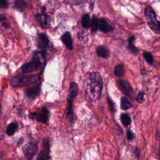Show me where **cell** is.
<instances>
[{"instance_id": "obj_1", "label": "cell", "mask_w": 160, "mask_h": 160, "mask_svg": "<svg viewBox=\"0 0 160 160\" xmlns=\"http://www.w3.org/2000/svg\"><path fill=\"white\" fill-rule=\"evenodd\" d=\"M102 87V79L99 73L91 72L88 74L84 82L86 99L91 101L97 100L101 95Z\"/></svg>"}, {"instance_id": "obj_2", "label": "cell", "mask_w": 160, "mask_h": 160, "mask_svg": "<svg viewBox=\"0 0 160 160\" xmlns=\"http://www.w3.org/2000/svg\"><path fill=\"white\" fill-rule=\"evenodd\" d=\"M44 53L45 52L42 51H37L35 52L33 54L31 61L24 64L21 68V71L23 73H28L39 70L42 66L40 56Z\"/></svg>"}, {"instance_id": "obj_3", "label": "cell", "mask_w": 160, "mask_h": 160, "mask_svg": "<svg viewBox=\"0 0 160 160\" xmlns=\"http://www.w3.org/2000/svg\"><path fill=\"white\" fill-rule=\"evenodd\" d=\"M39 79V76L37 74L16 76L11 79V84L12 87L24 86L37 82Z\"/></svg>"}, {"instance_id": "obj_4", "label": "cell", "mask_w": 160, "mask_h": 160, "mask_svg": "<svg viewBox=\"0 0 160 160\" xmlns=\"http://www.w3.org/2000/svg\"><path fill=\"white\" fill-rule=\"evenodd\" d=\"M49 112L48 109L43 107L38 112H32L29 114V118L31 119H35L42 123H46L49 119Z\"/></svg>"}, {"instance_id": "obj_5", "label": "cell", "mask_w": 160, "mask_h": 160, "mask_svg": "<svg viewBox=\"0 0 160 160\" xmlns=\"http://www.w3.org/2000/svg\"><path fill=\"white\" fill-rule=\"evenodd\" d=\"M38 149V144L36 142L31 141L26 143L22 147V152L27 159H32L37 153Z\"/></svg>"}, {"instance_id": "obj_6", "label": "cell", "mask_w": 160, "mask_h": 160, "mask_svg": "<svg viewBox=\"0 0 160 160\" xmlns=\"http://www.w3.org/2000/svg\"><path fill=\"white\" fill-rule=\"evenodd\" d=\"M118 86L119 88L121 90V91L128 96L129 97L132 98L133 96V89L129 83L125 80H119L117 82Z\"/></svg>"}, {"instance_id": "obj_7", "label": "cell", "mask_w": 160, "mask_h": 160, "mask_svg": "<svg viewBox=\"0 0 160 160\" xmlns=\"http://www.w3.org/2000/svg\"><path fill=\"white\" fill-rule=\"evenodd\" d=\"M49 41L47 35L44 33H41L38 35V48L41 51L44 52L48 48Z\"/></svg>"}, {"instance_id": "obj_8", "label": "cell", "mask_w": 160, "mask_h": 160, "mask_svg": "<svg viewBox=\"0 0 160 160\" xmlns=\"http://www.w3.org/2000/svg\"><path fill=\"white\" fill-rule=\"evenodd\" d=\"M43 149L41 151L38 156V159H48L49 158V141L48 139H45L43 141Z\"/></svg>"}, {"instance_id": "obj_9", "label": "cell", "mask_w": 160, "mask_h": 160, "mask_svg": "<svg viewBox=\"0 0 160 160\" xmlns=\"http://www.w3.org/2000/svg\"><path fill=\"white\" fill-rule=\"evenodd\" d=\"M144 14L149 25L153 24L157 21L156 12L152 8L148 7L146 8L144 10Z\"/></svg>"}, {"instance_id": "obj_10", "label": "cell", "mask_w": 160, "mask_h": 160, "mask_svg": "<svg viewBox=\"0 0 160 160\" xmlns=\"http://www.w3.org/2000/svg\"><path fill=\"white\" fill-rule=\"evenodd\" d=\"M78 92V86L74 82H71L69 86V92L68 94V101H73Z\"/></svg>"}, {"instance_id": "obj_11", "label": "cell", "mask_w": 160, "mask_h": 160, "mask_svg": "<svg viewBox=\"0 0 160 160\" xmlns=\"http://www.w3.org/2000/svg\"><path fill=\"white\" fill-rule=\"evenodd\" d=\"M46 9L44 8H42V12L41 14H37L36 15V19L41 24V25L44 28H46L48 26V16L45 13Z\"/></svg>"}, {"instance_id": "obj_12", "label": "cell", "mask_w": 160, "mask_h": 160, "mask_svg": "<svg viewBox=\"0 0 160 160\" xmlns=\"http://www.w3.org/2000/svg\"><path fill=\"white\" fill-rule=\"evenodd\" d=\"M61 39L62 42L65 44V46L68 49L72 50L73 49L72 38L69 32H66L65 33H64L62 35Z\"/></svg>"}, {"instance_id": "obj_13", "label": "cell", "mask_w": 160, "mask_h": 160, "mask_svg": "<svg viewBox=\"0 0 160 160\" xmlns=\"http://www.w3.org/2000/svg\"><path fill=\"white\" fill-rule=\"evenodd\" d=\"M99 29L104 32H107L111 31L112 28L105 19L101 18L99 20Z\"/></svg>"}, {"instance_id": "obj_14", "label": "cell", "mask_w": 160, "mask_h": 160, "mask_svg": "<svg viewBox=\"0 0 160 160\" xmlns=\"http://www.w3.org/2000/svg\"><path fill=\"white\" fill-rule=\"evenodd\" d=\"M41 91L40 86H36L31 88H29L26 91V95L29 98H35L38 96Z\"/></svg>"}, {"instance_id": "obj_15", "label": "cell", "mask_w": 160, "mask_h": 160, "mask_svg": "<svg viewBox=\"0 0 160 160\" xmlns=\"http://www.w3.org/2000/svg\"><path fill=\"white\" fill-rule=\"evenodd\" d=\"M96 52L99 57L102 58H107L109 57V51L102 46H99L97 48Z\"/></svg>"}, {"instance_id": "obj_16", "label": "cell", "mask_w": 160, "mask_h": 160, "mask_svg": "<svg viewBox=\"0 0 160 160\" xmlns=\"http://www.w3.org/2000/svg\"><path fill=\"white\" fill-rule=\"evenodd\" d=\"M68 108H67V121L69 123H71L73 121V111H72V102L68 101Z\"/></svg>"}, {"instance_id": "obj_17", "label": "cell", "mask_w": 160, "mask_h": 160, "mask_svg": "<svg viewBox=\"0 0 160 160\" xmlns=\"http://www.w3.org/2000/svg\"><path fill=\"white\" fill-rule=\"evenodd\" d=\"M17 129H18V124L16 122H12L7 126L6 132L8 135L11 136V135H12L16 132Z\"/></svg>"}, {"instance_id": "obj_18", "label": "cell", "mask_w": 160, "mask_h": 160, "mask_svg": "<svg viewBox=\"0 0 160 160\" xmlns=\"http://www.w3.org/2000/svg\"><path fill=\"white\" fill-rule=\"evenodd\" d=\"M131 107V102L126 97H122L121 99V108L123 110H127Z\"/></svg>"}, {"instance_id": "obj_19", "label": "cell", "mask_w": 160, "mask_h": 160, "mask_svg": "<svg viewBox=\"0 0 160 160\" xmlns=\"http://www.w3.org/2000/svg\"><path fill=\"white\" fill-rule=\"evenodd\" d=\"M82 26H83V28L88 29V28H89L90 25H91V20H90V18L88 14H86L83 16L82 18Z\"/></svg>"}, {"instance_id": "obj_20", "label": "cell", "mask_w": 160, "mask_h": 160, "mask_svg": "<svg viewBox=\"0 0 160 160\" xmlns=\"http://www.w3.org/2000/svg\"><path fill=\"white\" fill-rule=\"evenodd\" d=\"M124 74V68L123 65L118 64L114 68V74L118 77H121Z\"/></svg>"}, {"instance_id": "obj_21", "label": "cell", "mask_w": 160, "mask_h": 160, "mask_svg": "<svg viewBox=\"0 0 160 160\" xmlns=\"http://www.w3.org/2000/svg\"><path fill=\"white\" fill-rule=\"evenodd\" d=\"M91 28L92 32H95L99 28V20L96 16H93L91 21Z\"/></svg>"}, {"instance_id": "obj_22", "label": "cell", "mask_w": 160, "mask_h": 160, "mask_svg": "<svg viewBox=\"0 0 160 160\" xmlns=\"http://www.w3.org/2000/svg\"><path fill=\"white\" fill-rule=\"evenodd\" d=\"M135 40V37L134 36H132L131 37H129V40H128V42H129V48L130 49V51L133 52V53H136L138 52V49L134 46V42Z\"/></svg>"}, {"instance_id": "obj_23", "label": "cell", "mask_w": 160, "mask_h": 160, "mask_svg": "<svg viewBox=\"0 0 160 160\" xmlns=\"http://www.w3.org/2000/svg\"><path fill=\"white\" fill-rule=\"evenodd\" d=\"M121 121L124 126H128L130 124L131 121L129 116L127 114H122L121 116Z\"/></svg>"}, {"instance_id": "obj_24", "label": "cell", "mask_w": 160, "mask_h": 160, "mask_svg": "<svg viewBox=\"0 0 160 160\" xmlns=\"http://www.w3.org/2000/svg\"><path fill=\"white\" fill-rule=\"evenodd\" d=\"M0 23L5 28H8L9 27L8 19H7L5 14H1V16H0Z\"/></svg>"}, {"instance_id": "obj_25", "label": "cell", "mask_w": 160, "mask_h": 160, "mask_svg": "<svg viewBox=\"0 0 160 160\" xmlns=\"http://www.w3.org/2000/svg\"><path fill=\"white\" fill-rule=\"evenodd\" d=\"M150 28L154 32L157 33H160V21H156V22L149 24Z\"/></svg>"}, {"instance_id": "obj_26", "label": "cell", "mask_w": 160, "mask_h": 160, "mask_svg": "<svg viewBox=\"0 0 160 160\" xmlns=\"http://www.w3.org/2000/svg\"><path fill=\"white\" fill-rule=\"evenodd\" d=\"M15 7L18 9H22L26 6V3L24 0H16L14 2Z\"/></svg>"}, {"instance_id": "obj_27", "label": "cell", "mask_w": 160, "mask_h": 160, "mask_svg": "<svg viewBox=\"0 0 160 160\" xmlns=\"http://www.w3.org/2000/svg\"><path fill=\"white\" fill-rule=\"evenodd\" d=\"M143 56L144 59H146V61H147V62H148L149 64H152L153 63V57L152 56V54L147 51H144L143 52Z\"/></svg>"}, {"instance_id": "obj_28", "label": "cell", "mask_w": 160, "mask_h": 160, "mask_svg": "<svg viewBox=\"0 0 160 160\" xmlns=\"http://www.w3.org/2000/svg\"><path fill=\"white\" fill-rule=\"evenodd\" d=\"M144 91H141L139 92L138 95L136 97V100L139 102H142L144 101Z\"/></svg>"}, {"instance_id": "obj_29", "label": "cell", "mask_w": 160, "mask_h": 160, "mask_svg": "<svg viewBox=\"0 0 160 160\" xmlns=\"http://www.w3.org/2000/svg\"><path fill=\"white\" fill-rule=\"evenodd\" d=\"M108 104H109V109H110V110H111V112H114L116 110H115V107H114V102L112 101V100L109 98H108Z\"/></svg>"}, {"instance_id": "obj_30", "label": "cell", "mask_w": 160, "mask_h": 160, "mask_svg": "<svg viewBox=\"0 0 160 160\" xmlns=\"http://www.w3.org/2000/svg\"><path fill=\"white\" fill-rule=\"evenodd\" d=\"M9 4L6 0H0V8H7Z\"/></svg>"}, {"instance_id": "obj_31", "label": "cell", "mask_w": 160, "mask_h": 160, "mask_svg": "<svg viewBox=\"0 0 160 160\" xmlns=\"http://www.w3.org/2000/svg\"><path fill=\"white\" fill-rule=\"evenodd\" d=\"M127 137H128V139L129 140H131L134 138V134H133V133L130 130H129L128 131V132H127Z\"/></svg>"}, {"instance_id": "obj_32", "label": "cell", "mask_w": 160, "mask_h": 160, "mask_svg": "<svg viewBox=\"0 0 160 160\" xmlns=\"http://www.w3.org/2000/svg\"><path fill=\"white\" fill-rule=\"evenodd\" d=\"M89 9H90L91 10H92V9H93V3L90 4V5H89Z\"/></svg>"}, {"instance_id": "obj_33", "label": "cell", "mask_w": 160, "mask_h": 160, "mask_svg": "<svg viewBox=\"0 0 160 160\" xmlns=\"http://www.w3.org/2000/svg\"><path fill=\"white\" fill-rule=\"evenodd\" d=\"M159 156H160V148H159Z\"/></svg>"}]
</instances>
